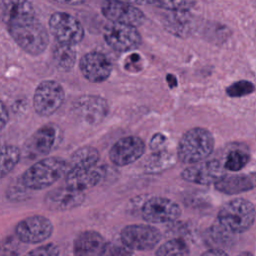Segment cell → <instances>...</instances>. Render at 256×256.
Returning <instances> with one entry per match:
<instances>
[{
    "instance_id": "6da1fadb",
    "label": "cell",
    "mask_w": 256,
    "mask_h": 256,
    "mask_svg": "<svg viewBox=\"0 0 256 256\" xmlns=\"http://www.w3.org/2000/svg\"><path fill=\"white\" fill-rule=\"evenodd\" d=\"M69 168V163L60 157H46L32 164L20 176L19 181L27 190H43L64 177Z\"/></svg>"
},
{
    "instance_id": "7a4b0ae2",
    "label": "cell",
    "mask_w": 256,
    "mask_h": 256,
    "mask_svg": "<svg viewBox=\"0 0 256 256\" xmlns=\"http://www.w3.org/2000/svg\"><path fill=\"white\" fill-rule=\"evenodd\" d=\"M7 30L15 43L31 56L42 54L48 46V31L37 18L9 25Z\"/></svg>"
},
{
    "instance_id": "3957f363",
    "label": "cell",
    "mask_w": 256,
    "mask_h": 256,
    "mask_svg": "<svg viewBox=\"0 0 256 256\" xmlns=\"http://www.w3.org/2000/svg\"><path fill=\"white\" fill-rule=\"evenodd\" d=\"M214 148V138L212 134L200 127L188 130L180 139L177 155L181 162L185 164H195L204 161Z\"/></svg>"
},
{
    "instance_id": "277c9868",
    "label": "cell",
    "mask_w": 256,
    "mask_h": 256,
    "mask_svg": "<svg viewBox=\"0 0 256 256\" xmlns=\"http://www.w3.org/2000/svg\"><path fill=\"white\" fill-rule=\"evenodd\" d=\"M255 216L256 210L250 201L236 198L221 207L218 221L230 233H242L252 226Z\"/></svg>"
},
{
    "instance_id": "5b68a950",
    "label": "cell",
    "mask_w": 256,
    "mask_h": 256,
    "mask_svg": "<svg viewBox=\"0 0 256 256\" xmlns=\"http://www.w3.org/2000/svg\"><path fill=\"white\" fill-rule=\"evenodd\" d=\"M48 26L57 43L74 46L84 38L82 24L77 18L67 12H54L49 18Z\"/></svg>"
},
{
    "instance_id": "8992f818",
    "label": "cell",
    "mask_w": 256,
    "mask_h": 256,
    "mask_svg": "<svg viewBox=\"0 0 256 256\" xmlns=\"http://www.w3.org/2000/svg\"><path fill=\"white\" fill-rule=\"evenodd\" d=\"M65 92L62 85L54 80H45L38 84L33 95V107L43 117L53 115L63 104Z\"/></svg>"
},
{
    "instance_id": "52a82bcc",
    "label": "cell",
    "mask_w": 256,
    "mask_h": 256,
    "mask_svg": "<svg viewBox=\"0 0 256 256\" xmlns=\"http://www.w3.org/2000/svg\"><path fill=\"white\" fill-rule=\"evenodd\" d=\"M50 219L43 215H32L20 220L15 226V236L23 244H38L46 241L53 233Z\"/></svg>"
},
{
    "instance_id": "ba28073f",
    "label": "cell",
    "mask_w": 256,
    "mask_h": 256,
    "mask_svg": "<svg viewBox=\"0 0 256 256\" xmlns=\"http://www.w3.org/2000/svg\"><path fill=\"white\" fill-rule=\"evenodd\" d=\"M161 234L158 229L150 225L134 224L124 227L120 240L131 250H149L158 244Z\"/></svg>"
},
{
    "instance_id": "9c48e42d",
    "label": "cell",
    "mask_w": 256,
    "mask_h": 256,
    "mask_svg": "<svg viewBox=\"0 0 256 256\" xmlns=\"http://www.w3.org/2000/svg\"><path fill=\"white\" fill-rule=\"evenodd\" d=\"M103 36L106 43L119 52L133 50L141 43V36L136 28L119 23H108L104 27Z\"/></svg>"
},
{
    "instance_id": "30bf717a",
    "label": "cell",
    "mask_w": 256,
    "mask_h": 256,
    "mask_svg": "<svg viewBox=\"0 0 256 256\" xmlns=\"http://www.w3.org/2000/svg\"><path fill=\"white\" fill-rule=\"evenodd\" d=\"M102 14L113 23L128 25L131 27H138L143 24L145 15L131 2L121 1H106L101 7Z\"/></svg>"
},
{
    "instance_id": "8fae6325",
    "label": "cell",
    "mask_w": 256,
    "mask_h": 256,
    "mask_svg": "<svg viewBox=\"0 0 256 256\" xmlns=\"http://www.w3.org/2000/svg\"><path fill=\"white\" fill-rule=\"evenodd\" d=\"M79 69L88 81L100 83L110 76L112 72V63L104 53L90 51L81 57L79 61Z\"/></svg>"
},
{
    "instance_id": "7c38bea8",
    "label": "cell",
    "mask_w": 256,
    "mask_h": 256,
    "mask_svg": "<svg viewBox=\"0 0 256 256\" xmlns=\"http://www.w3.org/2000/svg\"><path fill=\"white\" fill-rule=\"evenodd\" d=\"M181 214L179 205L164 197L148 199L142 207V217L151 223H164L176 220Z\"/></svg>"
},
{
    "instance_id": "4fadbf2b",
    "label": "cell",
    "mask_w": 256,
    "mask_h": 256,
    "mask_svg": "<svg viewBox=\"0 0 256 256\" xmlns=\"http://www.w3.org/2000/svg\"><path fill=\"white\" fill-rule=\"evenodd\" d=\"M145 152V144L136 136L119 139L110 149L109 158L117 166H125L138 160Z\"/></svg>"
},
{
    "instance_id": "5bb4252c",
    "label": "cell",
    "mask_w": 256,
    "mask_h": 256,
    "mask_svg": "<svg viewBox=\"0 0 256 256\" xmlns=\"http://www.w3.org/2000/svg\"><path fill=\"white\" fill-rule=\"evenodd\" d=\"M223 176H225L224 168L218 160L202 161L192 164L181 173V177L185 181L200 185L215 184Z\"/></svg>"
},
{
    "instance_id": "9a60e30c",
    "label": "cell",
    "mask_w": 256,
    "mask_h": 256,
    "mask_svg": "<svg viewBox=\"0 0 256 256\" xmlns=\"http://www.w3.org/2000/svg\"><path fill=\"white\" fill-rule=\"evenodd\" d=\"M108 110L106 100L96 95L81 96L74 103V112L89 125L100 123L106 117Z\"/></svg>"
},
{
    "instance_id": "2e32d148",
    "label": "cell",
    "mask_w": 256,
    "mask_h": 256,
    "mask_svg": "<svg viewBox=\"0 0 256 256\" xmlns=\"http://www.w3.org/2000/svg\"><path fill=\"white\" fill-rule=\"evenodd\" d=\"M84 200L85 192L64 186L49 191L44 197V204L51 211L64 212L80 206Z\"/></svg>"
},
{
    "instance_id": "e0dca14e",
    "label": "cell",
    "mask_w": 256,
    "mask_h": 256,
    "mask_svg": "<svg viewBox=\"0 0 256 256\" xmlns=\"http://www.w3.org/2000/svg\"><path fill=\"white\" fill-rule=\"evenodd\" d=\"M57 140V127L45 124L37 129L28 139L25 151L28 157L37 158L47 155L54 147Z\"/></svg>"
},
{
    "instance_id": "ac0fdd59",
    "label": "cell",
    "mask_w": 256,
    "mask_h": 256,
    "mask_svg": "<svg viewBox=\"0 0 256 256\" xmlns=\"http://www.w3.org/2000/svg\"><path fill=\"white\" fill-rule=\"evenodd\" d=\"M33 18L36 16L32 2L0 0V20L7 26Z\"/></svg>"
},
{
    "instance_id": "d6986e66",
    "label": "cell",
    "mask_w": 256,
    "mask_h": 256,
    "mask_svg": "<svg viewBox=\"0 0 256 256\" xmlns=\"http://www.w3.org/2000/svg\"><path fill=\"white\" fill-rule=\"evenodd\" d=\"M103 169L97 166L93 168H69L65 175V186L85 192V190L97 185L103 177Z\"/></svg>"
},
{
    "instance_id": "ffe728a7",
    "label": "cell",
    "mask_w": 256,
    "mask_h": 256,
    "mask_svg": "<svg viewBox=\"0 0 256 256\" xmlns=\"http://www.w3.org/2000/svg\"><path fill=\"white\" fill-rule=\"evenodd\" d=\"M106 244L100 233L86 230L74 239L73 254L74 256H103Z\"/></svg>"
},
{
    "instance_id": "44dd1931",
    "label": "cell",
    "mask_w": 256,
    "mask_h": 256,
    "mask_svg": "<svg viewBox=\"0 0 256 256\" xmlns=\"http://www.w3.org/2000/svg\"><path fill=\"white\" fill-rule=\"evenodd\" d=\"M215 188L229 195L252 190L256 188V173L225 175L215 183Z\"/></svg>"
},
{
    "instance_id": "7402d4cb",
    "label": "cell",
    "mask_w": 256,
    "mask_h": 256,
    "mask_svg": "<svg viewBox=\"0 0 256 256\" xmlns=\"http://www.w3.org/2000/svg\"><path fill=\"white\" fill-rule=\"evenodd\" d=\"M163 25L178 37H187L193 30V19L188 12L169 11L164 17Z\"/></svg>"
},
{
    "instance_id": "603a6c76",
    "label": "cell",
    "mask_w": 256,
    "mask_h": 256,
    "mask_svg": "<svg viewBox=\"0 0 256 256\" xmlns=\"http://www.w3.org/2000/svg\"><path fill=\"white\" fill-rule=\"evenodd\" d=\"M76 50L74 46L56 43L52 48V59L55 67L62 71H70L76 63Z\"/></svg>"
},
{
    "instance_id": "cb8c5ba5",
    "label": "cell",
    "mask_w": 256,
    "mask_h": 256,
    "mask_svg": "<svg viewBox=\"0 0 256 256\" xmlns=\"http://www.w3.org/2000/svg\"><path fill=\"white\" fill-rule=\"evenodd\" d=\"M99 161V152L95 147L83 146L74 151L71 155L70 168H93Z\"/></svg>"
},
{
    "instance_id": "d4e9b609",
    "label": "cell",
    "mask_w": 256,
    "mask_h": 256,
    "mask_svg": "<svg viewBox=\"0 0 256 256\" xmlns=\"http://www.w3.org/2000/svg\"><path fill=\"white\" fill-rule=\"evenodd\" d=\"M21 151L15 145L0 146V179L7 176L19 163Z\"/></svg>"
},
{
    "instance_id": "484cf974",
    "label": "cell",
    "mask_w": 256,
    "mask_h": 256,
    "mask_svg": "<svg viewBox=\"0 0 256 256\" xmlns=\"http://www.w3.org/2000/svg\"><path fill=\"white\" fill-rule=\"evenodd\" d=\"M156 256H189V248L181 239H171L162 244Z\"/></svg>"
},
{
    "instance_id": "4316f807",
    "label": "cell",
    "mask_w": 256,
    "mask_h": 256,
    "mask_svg": "<svg viewBox=\"0 0 256 256\" xmlns=\"http://www.w3.org/2000/svg\"><path fill=\"white\" fill-rule=\"evenodd\" d=\"M23 250V243L15 235L0 238V256H19Z\"/></svg>"
},
{
    "instance_id": "83f0119b",
    "label": "cell",
    "mask_w": 256,
    "mask_h": 256,
    "mask_svg": "<svg viewBox=\"0 0 256 256\" xmlns=\"http://www.w3.org/2000/svg\"><path fill=\"white\" fill-rule=\"evenodd\" d=\"M249 161V155L243 151L240 150H234L228 153L224 168L230 170V171H238L242 169Z\"/></svg>"
},
{
    "instance_id": "f1b7e54d",
    "label": "cell",
    "mask_w": 256,
    "mask_h": 256,
    "mask_svg": "<svg viewBox=\"0 0 256 256\" xmlns=\"http://www.w3.org/2000/svg\"><path fill=\"white\" fill-rule=\"evenodd\" d=\"M254 84L247 80H241L231 84L226 89V93L230 97H242L245 95H249L254 91Z\"/></svg>"
},
{
    "instance_id": "f546056e",
    "label": "cell",
    "mask_w": 256,
    "mask_h": 256,
    "mask_svg": "<svg viewBox=\"0 0 256 256\" xmlns=\"http://www.w3.org/2000/svg\"><path fill=\"white\" fill-rule=\"evenodd\" d=\"M149 4L156 5L160 8H164L169 11H179V12H188L195 4L194 1H156L148 2Z\"/></svg>"
},
{
    "instance_id": "4dcf8cb0",
    "label": "cell",
    "mask_w": 256,
    "mask_h": 256,
    "mask_svg": "<svg viewBox=\"0 0 256 256\" xmlns=\"http://www.w3.org/2000/svg\"><path fill=\"white\" fill-rule=\"evenodd\" d=\"M121 240L119 242L107 243L103 256H132V252Z\"/></svg>"
},
{
    "instance_id": "1f68e13d",
    "label": "cell",
    "mask_w": 256,
    "mask_h": 256,
    "mask_svg": "<svg viewBox=\"0 0 256 256\" xmlns=\"http://www.w3.org/2000/svg\"><path fill=\"white\" fill-rule=\"evenodd\" d=\"M59 254L60 251L58 246L54 243H48L32 249L24 256H59Z\"/></svg>"
},
{
    "instance_id": "d6a6232c",
    "label": "cell",
    "mask_w": 256,
    "mask_h": 256,
    "mask_svg": "<svg viewBox=\"0 0 256 256\" xmlns=\"http://www.w3.org/2000/svg\"><path fill=\"white\" fill-rule=\"evenodd\" d=\"M141 57L138 54L130 55L125 61V69L129 71H138L141 69Z\"/></svg>"
},
{
    "instance_id": "836d02e7",
    "label": "cell",
    "mask_w": 256,
    "mask_h": 256,
    "mask_svg": "<svg viewBox=\"0 0 256 256\" xmlns=\"http://www.w3.org/2000/svg\"><path fill=\"white\" fill-rule=\"evenodd\" d=\"M9 120V113L6 105L2 100H0V131H2L7 125Z\"/></svg>"
},
{
    "instance_id": "e575fe53",
    "label": "cell",
    "mask_w": 256,
    "mask_h": 256,
    "mask_svg": "<svg viewBox=\"0 0 256 256\" xmlns=\"http://www.w3.org/2000/svg\"><path fill=\"white\" fill-rule=\"evenodd\" d=\"M165 142V137L162 134H156L153 136V138L150 141V147L153 150L159 149Z\"/></svg>"
},
{
    "instance_id": "d590c367",
    "label": "cell",
    "mask_w": 256,
    "mask_h": 256,
    "mask_svg": "<svg viewBox=\"0 0 256 256\" xmlns=\"http://www.w3.org/2000/svg\"><path fill=\"white\" fill-rule=\"evenodd\" d=\"M201 256H228V255L220 249H210L204 252Z\"/></svg>"
},
{
    "instance_id": "8d00e7d4",
    "label": "cell",
    "mask_w": 256,
    "mask_h": 256,
    "mask_svg": "<svg viewBox=\"0 0 256 256\" xmlns=\"http://www.w3.org/2000/svg\"><path fill=\"white\" fill-rule=\"evenodd\" d=\"M238 256H253L250 252H248V251H245V252H242V253H240Z\"/></svg>"
}]
</instances>
